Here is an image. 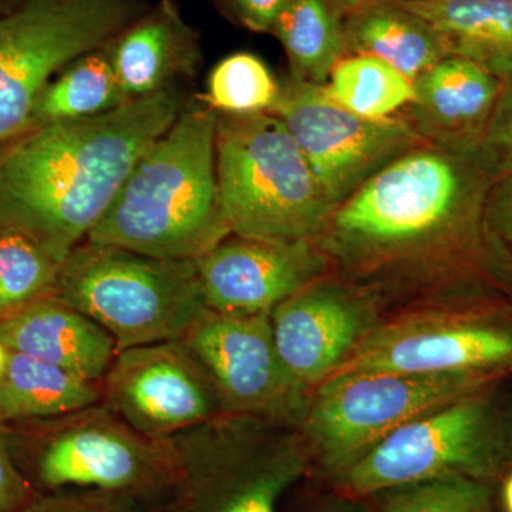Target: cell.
I'll return each instance as SVG.
<instances>
[{
	"label": "cell",
	"mask_w": 512,
	"mask_h": 512,
	"mask_svg": "<svg viewBox=\"0 0 512 512\" xmlns=\"http://www.w3.org/2000/svg\"><path fill=\"white\" fill-rule=\"evenodd\" d=\"M491 184L474 157L421 144L343 201L316 244L335 274L375 293L383 305L399 296L417 301L497 288L483 245Z\"/></svg>",
	"instance_id": "cell-1"
},
{
	"label": "cell",
	"mask_w": 512,
	"mask_h": 512,
	"mask_svg": "<svg viewBox=\"0 0 512 512\" xmlns=\"http://www.w3.org/2000/svg\"><path fill=\"white\" fill-rule=\"evenodd\" d=\"M185 103L175 87L0 143V231L35 241L59 264L89 238L148 147Z\"/></svg>",
	"instance_id": "cell-2"
},
{
	"label": "cell",
	"mask_w": 512,
	"mask_h": 512,
	"mask_svg": "<svg viewBox=\"0 0 512 512\" xmlns=\"http://www.w3.org/2000/svg\"><path fill=\"white\" fill-rule=\"evenodd\" d=\"M218 114L185 103L143 154L87 241L171 261H198L231 235L217 177Z\"/></svg>",
	"instance_id": "cell-3"
},
{
	"label": "cell",
	"mask_w": 512,
	"mask_h": 512,
	"mask_svg": "<svg viewBox=\"0 0 512 512\" xmlns=\"http://www.w3.org/2000/svg\"><path fill=\"white\" fill-rule=\"evenodd\" d=\"M164 444L173 484L157 512H281L312 473L298 427L259 417L220 414Z\"/></svg>",
	"instance_id": "cell-4"
},
{
	"label": "cell",
	"mask_w": 512,
	"mask_h": 512,
	"mask_svg": "<svg viewBox=\"0 0 512 512\" xmlns=\"http://www.w3.org/2000/svg\"><path fill=\"white\" fill-rule=\"evenodd\" d=\"M511 470L512 380H498L393 431L333 490L370 498L448 477L498 485Z\"/></svg>",
	"instance_id": "cell-5"
},
{
	"label": "cell",
	"mask_w": 512,
	"mask_h": 512,
	"mask_svg": "<svg viewBox=\"0 0 512 512\" xmlns=\"http://www.w3.org/2000/svg\"><path fill=\"white\" fill-rule=\"evenodd\" d=\"M215 151L221 207L231 234L316 242L325 232L336 208L275 114H218Z\"/></svg>",
	"instance_id": "cell-6"
},
{
	"label": "cell",
	"mask_w": 512,
	"mask_h": 512,
	"mask_svg": "<svg viewBox=\"0 0 512 512\" xmlns=\"http://www.w3.org/2000/svg\"><path fill=\"white\" fill-rule=\"evenodd\" d=\"M357 372L512 380V298L488 286L417 299L380 320L332 375Z\"/></svg>",
	"instance_id": "cell-7"
},
{
	"label": "cell",
	"mask_w": 512,
	"mask_h": 512,
	"mask_svg": "<svg viewBox=\"0 0 512 512\" xmlns=\"http://www.w3.org/2000/svg\"><path fill=\"white\" fill-rule=\"evenodd\" d=\"M52 298L94 320L117 352L181 339L208 308L197 262L92 241L64 259Z\"/></svg>",
	"instance_id": "cell-8"
},
{
	"label": "cell",
	"mask_w": 512,
	"mask_h": 512,
	"mask_svg": "<svg viewBox=\"0 0 512 512\" xmlns=\"http://www.w3.org/2000/svg\"><path fill=\"white\" fill-rule=\"evenodd\" d=\"M28 424L8 433L16 464L36 493L93 488L163 507L173 484L164 441L137 433L103 402Z\"/></svg>",
	"instance_id": "cell-9"
},
{
	"label": "cell",
	"mask_w": 512,
	"mask_h": 512,
	"mask_svg": "<svg viewBox=\"0 0 512 512\" xmlns=\"http://www.w3.org/2000/svg\"><path fill=\"white\" fill-rule=\"evenodd\" d=\"M498 382L474 375L336 373L311 394L299 423L313 473L330 485L404 424Z\"/></svg>",
	"instance_id": "cell-10"
},
{
	"label": "cell",
	"mask_w": 512,
	"mask_h": 512,
	"mask_svg": "<svg viewBox=\"0 0 512 512\" xmlns=\"http://www.w3.org/2000/svg\"><path fill=\"white\" fill-rule=\"evenodd\" d=\"M148 9L143 0H19L0 15V143L29 126L37 99L70 63Z\"/></svg>",
	"instance_id": "cell-11"
},
{
	"label": "cell",
	"mask_w": 512,
	"mask_h": 512,
	"mask_svg": "<svg viewBox=\"0 0 512 512\" xmlns=\"http://www.w3.org/2000/svg\"><path fill=\"white\" fill-rule=\"evenodd\" d=\"M271 113L288 128L335 208L386 165L426 144L403 114L365 119L330 99L323 84L293 76L281 84Z\"/></svg>",
	"instance_id": "cell-12"
},
{
	"label": "cell",
	"mask_w": 512,
	"mask_h": 512,
	"mask_svg": "<svg viewBox=\"0 0 512 512\" xmlns=\"http://www.w3.org/2000/svg\"><path fill=\"white\" fill-rule=\"evenodd\" d=\"M200 363L222 412L298 427L311 393L289 375L279 356L271 313L205 309L180 339Z\"/></svg>",
	"instance_id": "cell-13"
},
{
	"label": "cell",
	"mask_w": 512,
	"mask_h": 512,
	"mask_svg": "<svg viewBox=\"0 0 512 512\" xmlns=\"http://www.w3.org/2000/svg\"><path fill=\"white\" fill-rule=\"evenodd\" d=\"M101 402L153 441L224 414L207 373L180 339L117 352L101 382Z\"/></svg>",
	"instance_id": "cell-14"
},
{
	"label": "cell",
	"mask_w": 512,
	"mask_h": 512,
	"mask_svg": "<svg viewBox=\"0 0 512 512\" xmlns=\"http://www.w3.org/2000/svg\"><path fill=\"white\" fill-rule=\"evenodd\" d=\"M383 306L375 293L335 272L276 306V349L292 379L312 394L375 329Z\"/></svg>",
	"instance_id": "cell-15"
},
{
	"label": "cell",
	"mask_w": 512,
	"mask_h": 512,
	"mask_svg": "<svg viewBox=\"0 0 512 512\" xmlns=\"http://www.w3.org/2000/svg\"><path fill=\"white\" fill-rule=\"evenodd\" d=\"M195 262L208 309L242 315L272 313L333 272L315 241H266L234 234Z\"/></svg>",
	"instance_id": "cell-16"
},
{
	"label": "cell",
	"mask_w": 512,
	"mask_h": 512,
	"mask_svg": "<svg viewBox=\"0 0 512 512\" xmlns=\"http://www.w3.org/2000/svg\"><path fill=\"white\" fill-rule=\"evenodd\" d=\"M413 84L414 99L402 114L421 138L474 157L503 79L471 60L447 56Z\"/></svg>",
	"instance_id": "cell-17"
},
{
	"label": "cell",
	"mask_w": 512,
	"mask_h": 512,
	"mask_svg": "<svg viewBox=\"0 0 512 512\" xmlns=\"http://www.w3.org/2000/svg\"><path fill=\"white\" fill-rule=\"evenodd\" d=\"M127 100L174 87L200 66V37L174 0H160L106 45Z\"/></svg>",
	"instance_id": "cell-18"
},
{
	"label": "cell",
	"mask_w": 512,
	"mask_h": 512,
	"mask_svg": "<svg viewBox=\"0 0 512 512\" xmlns=\"http://www.w3.org/2000/svg\"><path fill=\"white\" fill-rule=\"evenodd\" d=\"M0 343L94 383L103 382L117 355L106 330L52 296L0 320Z\"/></svg>",
	"instance_id": "cell-19"
},
{
	"label": "cell",
	"mask_w": 512,
	"mask_h": 512,
	"mask_svg": "<svg viewBox=\"0 0 512 512\" xmlns=\"http://www.w3.org/2000/svg\"><path fill=\"white\" fill-rule=\"evenodd\" d=\"M439 35L448 56L512 73V0H394Z\"/></svg>",
	"instance_id": "cell-20"
},
{
	"label": "cell",
	"mask_w": 512,
	"mask_h": 512,
	"mask_svg": "<svg viewBox=\"0 0 512 512\" xmlns=\"http://www.w3.org/2000/svg\"><path fill=\"white\" fill-rule=\"evenodd\" d=\"M346 56L377 57L414 83L447 57L439 35L394 0H370L345 15Z\"/></svg>",
	"instance_id": "cell-21"
},
{
	"label": "cell",
	"mask_w": 512,
	"mask_h": 512,
	"mask_svg": "<svg viewBox=\"0 0 512 512\" xmlns=\"http://www.w3.org/2000/svg\"><path fill=\"white\" fill-rule=\"evenodd\" d=\"M101 402V383L89 382L36 357L10 352L0 375V421L53 419Z\"/></svg>",
	"instance_id": "cell-22"
},
{
	"label": "cell",
	"mask_w": 512,
	"mask_h": 512,
	"mask_svg": "<svg viewBox=\"0 0 512 512\" xmlns=\"http://www.w3.org/2000/svg\"><path fill=\"white\" fill-rule=\"evenodd\" d=\"M271 33L303 82L325 84L346 56L345 12L332 0H288Z\"/></svg>",
	"instance_id": "cell-23"
},
{
	"label": "cell",
	"mask_w": 512,
	"mask_h": 512,
	"mask_svg": "<svg viewBox=\"0 0 512 512\" xmlns=\"http://www.w3.org/2000/svg\"><path fill=\"white\" fill-rule=\"evenodd\" d=\"M127 101L104 46L74 60L47 84L28 128L90 119Z\"/></svg>",
	"instance_id": "cell-24"
},
{
	"label": "cell",
	"mask_w": 512,
	"mask_h": 512,
	"mask_svg": "<svg viewBox=\"0 0 512 512\" xmlns=\"http://www.w3.org/2000/svg\"><path fill=\"white\" fill-rule=\"evenodd\" d=\"M323 86L343 109L372 120L399 116L414 99V84L372 56L342 57Z\"/></svg>",
	"instance_id": "cell-25"
},
{
	"label": "cell",
	"mask_w": 512,
	"mask_h": 512,
	"mask_svg": "<svg viewBox=\"0 0 512 512\" xmlns=\"http://www.w3.org/2000/svg\"><path fill=\"white\" fill-rule=\"evenodd\" d=\"M281 93L264 60L239 52L225 57L208 77L207 93L200 97L220 116L271 113Z\"/></svg>",
	"instance_id": "cell-26"
},
{
	"label": "cell",
	"mask_w": 512,
	"mask_h": 512,
	"mask_svg": "<svg viewBox=\"0 0 512 512\" xmlns=\"http://www.w3.org/2000/svg\"><path fill=\"white\" fill-rule=\"evenodd\" d=\"M60 265L26 235L0 231V320L52 296Z\"/></svg>",
	"instance_id": "cell-27"
},
{
	"label": "cell",
	"mask_w": 512,
	"mask_h": 512,
	"mask_svg": "<svg viewBox=\"0 0 512 512\" xmlns=\"http://www.w3.org/2000/svg\"><path fill=\"white\" fill-rule=\"evenodd\" d=\"M370 500L375 512H503L498 485L457 477L400 485Z\"/></svg>",
	"instance_id": "cell-28"
},
{
	"label": "cell",
	"mask_w": 512,
	"mask_h": 512,
	"mask_svg": "<svg viewBox=\"0 0 512 512\" xmlns=\"http://www.w3.org/2000/svg\"><path fill=\"white\" fill-rule=\"evenodd\" d=\"M484 261L491 282L512 298V175L494 181L483 214Z\"/></svg>",
	"instance_id": "cell-29"
},
{
	"label": "cell",
	"mask_w": 512,
	"mask_h": 512,
	"mask_svg": "<svg viewBox=\"0 0 512 512\" xmlns=\"http://www.w3.org/2000/svg\"><path fill=\"white\" fill-rule=\"evenodd\" d=\"M474 160L493 183L512 175V73L503 79Z\"/></svg>",
	"instance_id": "cell-30"
},
{
	"label": "cell",
	"mask_w": 512,
	"mask_h": 512,
	"mask_svg": "<svg viewBox=\"0 0 512 512\" xmlns=\"http://www.w3.org/2000/svg\"><path fill=\"white\" fill-rule=\"evenodd\" d=\"M16 512H157L153 507L114 491L93 488H69V490L35 493Z\"/></svg>",
	"instance_id": "cell-31"
},
{
	"label": "cell",
	"mask_w": 512,
	"mask_h": 512,
	"mask_svg": "<svg viewBox=\"0 0 512 512\" xmlns=\"http://www.w3.org/2000/svg\"><path fill=\"white\" fill-rule=\"evenodd\" d=\"M35 493L13 457L8 426L0 421V512L20 510Z\"/></svg>",
	"instance_id": "cell-32"
},
{
	"label": "cell",
	"mask_w": 512,
	"mask_h": 512,
	"mask_svg": "<svg viewBox=\"0 0 512 512\" xmlns=\"http://www.w3.org/2000/svg\"><path fill=\"white\" fill-rule=\"evenodd\" d=\"M239 25L255 33H271L288 0H217Z\"/></svg>",
	"instance_id": "cell-33"
},
{
	"label": "cell",
	"mask_w": 512,
	"mask_h": 512,
	"mask_svg": "<svg viewBox=\"0 0 512 512\" xmlns=\"http://www.w3.org/2000/svg\"><path fill=\"white\" fill-rule=\"evenodd\" d=\"M306 512H375L370 498L350 497L333 490L328 497H323Z\"/></svg>",
	"instance_id": "cell-34"
},
{
	"label": "cell",
	"mask_w": 512,
	"mask_h": 512,
	"mask_svg": "<svg viewBox=\"0 0 512 512\" xmlns=\"http://www.w3.org/2000/svg\"><path fill=\"white\" fill-rule=\"evenodd\" d=\"M498 500L503 512H512V470L498 484Z\"/></svg>",
	"instance_id": "cell-35"
},
{
	"label": "cell",
	"mask_w": 512,
	"mask_h": 512,
	"mask_svg": "<svg viewBox=\"0 0 512 512\" xmlns=\"http://www.w3.org/2000/svg\"><path fill=\"white\" fill-rule=\"evenodd\" d=\"M332 2L336 3V5H338L346 15V13L360 8V6L365 5V3L370 2V0H332Z\"/></svg>",
	"instance_id": "cell-36"
},
{
	"label": "cell",
	"mask_w": 512,
	"mask_h": 512,
	"mask_svg": "<svg viewBox=\"0 0 512 512\" xmlns=\"http://www.w3.org/2000/svg\"><path fill=\"white\" fill-rule=\"evenodd\" d=\"M9 357L10 350L3 343H0V375L5 372L6 366H8Z\"/></svg>",
	"instance_id": "cell-37"
}]
</instances>
